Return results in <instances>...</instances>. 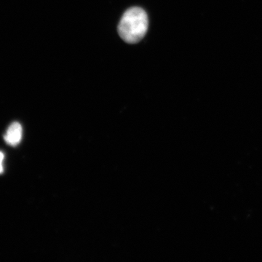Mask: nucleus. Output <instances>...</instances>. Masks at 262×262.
I'll list each match as a JSON object with an SVG mask.
<instances>
[{"label":"nucleus","instance_id":"f257e3e1","mask_svg":"<svg viewBox=\"0 0 262 262\" xmlns=\"http://www.w3.org/2000/svg\"><path fill=\"white\" fill-rule=\"evenodd\" d=\"M149 20L142 8H131L122 15L118 26L120 37L129 44L139 42L147 32Z\"/></svg>","mask_w":262,"mask_h":262},{"label":"nucleus","instance_id":"f03ea898","mask_svg":"<svg viewBox=\"0 0 262 262\" xmlns=\"http://www.w3.org/2000/svg\"><path fill=\"white\" fill-rule=\"evenodd\" d=\"M23 136V128L21 125L18 122H13L8 127L6 134L4 136L5 142L10 146H15L18 145L21 141Z\"/></svg>","mask_w":262,"mask_h":262},{"label":"nucleus","instance_id":"7ed1b4c3","mask_svg":"<svg viewBox=\"0 0 262 262\" xmlns=\"http://www.w3.org/2000/svg\"><path fill=\"white\" fill-rule=\"evenodd\" d=\"M5 155L3 152L0 151V174L3 173V160H4Z\"/></svg>","mask_w":262,"mask_h":262}]
</instances>
